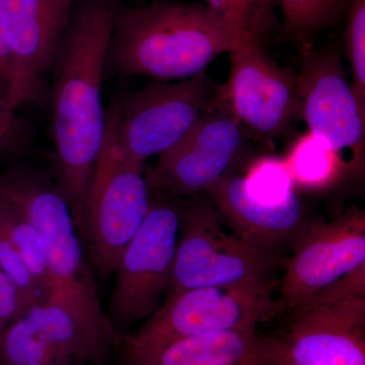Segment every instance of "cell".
Wrapping results in <instances>:
<instances>
[{
  "label": "cell",
  "mask_w": 365,
  "mask_h": 365,
  "mask_svg": "<svg viewBox=\"0 0 365 365\" xmlns=\"http://www.w3.org/2000/svg\"><path fill=\"white\" fill-rule=\"evenodd\" d=\"M365 265V212L353 207L307 228L281 282L279 314Z\"/></svg>",
  "instance_id": "13"
},
{
  "label": "cell",
  "mask_w": 365,
  "mask_h": 365,
  "mask_svg": "<svg viewBox=\"0 0 365 365\" xmlns=\"http://www.w3.org/2000/svg\"><path fill=\"white\" fill-rule=\"evenodd\" d=\"M288 313L274 335L284 365H365V265Z\"/></svg>",
  "instance_id": "7"
},
{
  "label": "cell",
  "mask_w": 365,
  "mask_h": 365,
  "mask_svg": "<svg viewBox=\"0 0 365 365\" xmlns=\"http://www.w3.org/2000/svg\"><path fill=\"white\" fill-rule=\"evenodd\" d=\"M0 227L14 245L33 277L37 281L46 299L47 263L44 242L39 230L9 198L0 191Z\"/></svg>",
  "instance_id": "19"
},
{
  "label": "cell",
  "mask_w": 365,
  "mask_h": 365,
  "mask_svg": "<svg viewBox=\"0 0 365 365\" xmlns=\"http://www.w3.org/2000/svg\"><path fill=\"white\" fill-rule=\"evenodd\" d=\"M0 270L19 287L31 307L45 302L37 281L18 253L11 240L0 227Z\"/></svg>",
  "instance_id": "25"
},
{
  "label": "cell",
  "mask_w": 365,
  "mask_h": 365,
  "mask_svg": "<svg viewBox=\"0 0 365 365\" xmlns=\"http://www.w3.org/2000/svg\"><path fill=\"white\" fill-rule=\"evenodd\" d=\"M304 118L309 132L342 155L351 153L353 172L364 165L365 113L348 81L338 48H307L297 73L295 115Z\"/></svg>",
  "instance_id": "9"
},
{
  "label": "cell",
  "mask_w": 365,
  "mask_h": 365,
  "mask_svg": "<svg viewBox=\"0 0 365 365\" xmlns=\"http://www.w3.org/2000/svg\"><path fill=\"white\" fill-rule=\"evenodd\" d=\"M208 198H196L182 211L170 292L203 287L273 283L277 255L237 234Z\"/></svg>",
  "instance_id": "6"
},
{
  "label": "cell",
  "mask_w": 365,
  "mask_h": 365,
  "mask_svg": "<svg viewBox=\"0 0 365 365\" xmlns=\"http://www.w3.org/2000/svg\"><path fill=\"white\" fill-rule=\"evenodd\" d=\"M157 365H284L275 336L258 330L218 331L170 346Z\"/></svg>",
  "instance_id": "16"
},
{
  "label": "cell",
  "mask_w": 365,
  "mask_h": 365,
  "mask_svg": "<svg viewBox=\"0 0 365 365\" xmlns=\"http://www.w3.org/2000/svg\"><path fill=\"white\" fill-rule=\"evenodd\" d=\"M26 316L66 365L74 362L104 365L109 354L91 339L63 307L51 302H39L31 307Z\"/></svg>",
  "instance_id": "17"
},
{
  "label": "cell",
  "mask_w": 365,
  "mask_h": 365,
  "mask_svg": "<svg viewBox=\"0 0 365 365\" xmlns=\"http://www.w3.org/2000/svg\"><path fill=\"white\" fill-rule=\"evenodd\" d=\"M153 1H160V0H153Z\"/></svg>",
  "instance_id": "29"
},
{
  "label": "cell",
  "mask_w": 365,
  "mask_h": 365,
  "mask_svg": "<svg viewBox=\"0 0 365 365\" xmlns=\"http://www.w3.org/2000/svg\"><path fill=\"white\" fill-rule=\"evenodd\" d=\"M11 78V53L0 7V96L6 98Z\"/></svg>",
  "instance_id": "28"
},
{
  "label": "cell",
  "mask_w": 365,
  "mask_h": 365,
  "mask_svg": "<svg viewBox=\"0 0 365 365\" xmlns=\"http://www.w3.org/2000/svg\"><path fill=\"white\" fill-rule=\"evenodd\" d=\"M244 181L250 195L265 202H281L295 193L287 163L279 158H262L257 160Z\"/></svg>",
  "instance_id": "23"
},
{
  "label": "cell",
  "mask_w": 365,
  "mask_h": 365,
  "mask_svg": "<svg viewBox=\"0 0 365 365\" xmlns=\"http://www.w3.org/2000/svg\"><path fill=\"white\" fill-rule=\"evenodd\" d=\"M346 16V52L351 68L352 90L365 113V0H351Z\"/></svg>",
  "instance_id": "24"
},
{
  "label": "cell",
  "mask_w": 365,
  "mask_h": 365,
  "mask_svg": "<svg viewBox=\"0 0 365 365\" xmlns=\"http://www.w3.org/2000/svg\"><path fill=\"white\" fill-rule=\"evenodd\" d=\"M0 365L66 364L25 314L0 338Z\"/></svg>",
  "instance_id": "21"
},
{
  "label": "cell",
  "mask_w": 365,
  "mask_h": 365,
  "mask_svg": "<svg viewBox=\"0 0 365 365\" xmlns=\"http://www.w3.org/2000/svg\"><path fill=\"white\" fill-rule=\"evenodd\" d=\"M28 120L11 109L0 96V158L16 155L28 148L32 138Z\"/></svg>",
  "instance_id": "26"
},
{
  "label": "cell",
  "mask_w": 365,
  "mask_h": 365,
  "mask_svg": "<svg viewBox=\"0 0 365 365\" xmlns=\"http://www.w3.org/2000/svg\"><path fill=\"white\" fill-rule=\"evenodd\" d=\"M242 140V126L220 90L216 104L179 143L158 155V165L146 176L150 190L181 197L205 193L232 173Z\"/></svg>",
  "instance_id": "11"
},
{
  "label": "cell",
  "mask_w": 365,
  "mask_h": 365,
  "mask_svg": "<svg viewBox=\"0 0 365 365\" xmlns=\"http://www.w3.org/2000/svg\"><path fill=\"white\" fill-rule=\"evenodd\" d=\"M222 16L237 45L263 41L274 25L272 0H205Z\"/></svg>",
  "instance_id": "22"
},
{
  "label": "cell",
  "mask_w": 365,
  "mask_h": 365,
  "mask_svg": "<svg viewBox=\"0 0 365 365\" xmlns=\"http://www.w3.org/2000/svg\"><path fill=\"white\" fill-rule=\"evenodd\" d=\"M205 194L237 235L269 253L297 244L309 228L297 193L277 203L258 200L247 191L244 177L230 173Z\"/></svg>",
  "instance_id": "15"
},
{
  "label": "cell",
  "mask_w": 365,
  "mask_h": 365,
  "mask_svg": "<svg viewBox=\"0 0 365 365\" xmlns=\"http://www.w3.org/2000/svg\"><path fill=\"white\" fill-rule=\"evenodd\" d=\"M30 307L14 281L0 270V338L9 326L28 313Z\"/></svg>",
  "instance_id": "27"
},
{
  "label": "cell",
  "mask_w": 365,
  "mask_h": 365,
  "mask_svg": "<svg viewBox=\"0 0 365 365\" xmlns=\"http://www.w3.org/2000/svg\"><path fill=\"white\" fill-rule=\"evenodd\" d=\"M288 33L307 46L347 16L351 0H277Z\"/></svg>",
  "instance_id": "20"
},
{
  "label": "cell",
  "mask_w": 365,
  "mask_h": 365,
  "mask_svg": "<svg viewBox=\"0 0 365 365\" xmlns=\"http://www.w3.org/2000/svg\"><path fill=\"white\" fill-rule=\"evenodd\" d=\"M275 282L203 287L170 294L143 326L119 341L124 365H157L175 343L202 334L258 330L279 314L272 294Z\"/></svg>",
  "instance_id": "4"
},
{
  "label": "cell",
  "mask_w": 365,
  "mask_h": 365,
  "mask_svg": "<svg viewBox=\"0 0 365 365\" xmlns=\"http://www.w3.org/2000/svg\"><path fill=\"white\" fill-rule=\"evenodd\" d=\"M0 191L25 213L42 237L47 263L45 302L69 312L109 354L121 336L103 311L71 209L54 181L31 168L14 165L0 175Z\"/></svg>",
  "instance_id": "3"
},
{
  "label": "cell",
  "mask_w": 365,
  "mask_h": 365,
  "mask_svg": "<svg viewBox=\"0 0 365 365\" xmlns=\"http://www.w3.org/2000/svg\"><path fill=\"white\" fill-rule=\"evenodd\" d=\"M120 0H78L53 61L50 133L54 181L83 232L104 146L106 62Z\"/></svg>",
  "instance_id": "1"
},
{
  "label": "cell",
  "mask_w": 365,
  "mask_h": 365,
  "mask_svg": "<svg viewBox=\"0 0 365 365\" xmlns=\"http://www.w3.org/2000/svg\"><path fill=\"white\" fill-rule=\"evenodd\" d=\"M285 163L294 186L312 190L328 188L346 172H352L342 155L309 132L295 140Z\"/></svg>",
  "instance_id": "18"
},
{
  "label": "cell",
  "mask_w": 365,
  "mask_h": 365,
  "mask_svg": "<svg viewBox=\"0 0 365 365\" xmlns=\"http://www.w3.org/2000/svg\"><path fill=\"white\" fill-rule=\"evenodd\" d=\"M222 86L202 72L176 83H157L114 98L106 110L105 143L125 162L143 167L188 133L216 104Z\"/></svg>",
  "instance_id": "5"
},
{
  "label": "cell",
  "mask_w": 365,
  "mask_h": 365,
  "mask_svg": "<svg viewBox=\"0 0 365 365\" xmlns=\"http://www.w3.org/2000/svg\"><path fill=\"white\" fill-rule=\"evenodd\" d=\"M182 211L163 192L150 190L143 225L120 257L109 319L118 330L148 318L169 288Z\"/></svg>",
  "instance_id": "8"
},
{
  "label": "cell",
  "mask_w": 365,
  "mask_h": 365,
  "mask_svg": "<svg viewBox=\"0 0 365 365\" xmlns=\"http://www.w3.org/2000/svg\"><path fill=\"white\" fill-rule=\"evenodd\" d=\"M78 0H0L11 53V109L47 98V78Z\"/></svg>",
  "instance_id": "12"
},
{
  "label": "cell",
  "mask_w": 365,
  "mask_h": 365,
  "mask_svg": "<svg viewBox=\"0 0 365 365\" xmlns=\"http://www.w3.org/2000/svg\"><path fill=\"white\" fill-rule=\"evenodd\" d=\"M228 55L230 78L222 95L230 111L258 135H281L295 116L297 73L271 59L261 41L235 45Z\"/></svg>",
  "instance_id": "14"
},
{
  "label": "cell",
  "mask_w": 365,
  "mask_h": 365,
  "mask_svg": "<svg viewBox=\"0 0 365 365\" xmlns=\"http://www.w3.org/2000/svg\"><path fill=\"white\" fill-rule=\"evenodd\" d=\"M150 205V188L143 167L125 162L104 140L83 228L102 277L116 271L120 257L143 225Z\"/></svg>",
  "instance_id": "10"
},
{
  "label": "cell",
  "mask_w": 365,
  "mask_h": 365,
  "mask_svg": "<svg viewBox=\"0 0 365 365\" xmlns=\"http://www.w3.org/2000/svg\"><path fill=\"white\" fill-rule=\"evenodd\" d=\"M237 45L222 20L206 4L153 1L120 7L108 49L110 76H150L162 81L202 73Z\"/></svg>",
  "instance_id": "2"
}]
</instances>
